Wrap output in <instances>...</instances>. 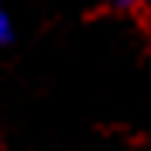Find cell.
<instances>
[{
    "mask_svg": "<svg viewBox=\"0 0 151 151\" xmlns=\"http://www.w3.org/2000/svg\"><path fill=\"white\" fill-rule=\"evenodd\" d=\"M10 41H14V24H10L7 10L0 7V45H10Z\"/></svg>",
    "mask_w": 151,
    "mask_h": 151,
    "instance_id": "1",
    "label": "cell"
},
{
    "mask_svg": "<svg viewBox=\"0 0 151 151\" xmlns=\"http://www.w3.org/2000/svg\"><path fill=\"white\" fill-rule=\"evenodd\" d=\"M120 7H134V4H148V0H117Z\"/></svg>",
    "mask_w": 151,
    "mask_h": 151,
    "instance_id": "2",
    "label": "cell"
}]
</instances>
